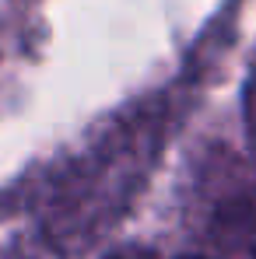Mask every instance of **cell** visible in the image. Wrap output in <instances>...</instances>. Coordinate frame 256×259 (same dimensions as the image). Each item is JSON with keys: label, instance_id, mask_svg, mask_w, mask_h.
Instances as JSON below:
<instances>
[{"label": "cell", "instance_id": "6da1fadb", "mask_svg": "<svg viewBox=\"0 0 256 259\" xmlns=\"http://www.w3.org/2000/svg\"><path fill=\"white\" fill-rule=\"evenodd\" d=\"M109 259H155V256L144 252V249H137V245H127V249H116Z\"/></svg>", "mask_w": 256, "mask_h": 259}, {"label": "cell", "instance_id": "7a4b0ae2", "mask_svg": "<svg viewBox=\"0 0 256 259\" xmlns=\"http://www.w3.org/2000/svg\"><path fill=\"white\" fill-rule=\"evenodd\" d=\"M186 259H200V256H186Z\"/></svg>", "mask_w": 256, "mask_h": 259}]
</instances>
